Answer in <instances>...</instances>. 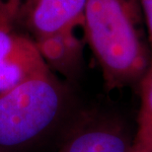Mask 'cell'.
<instances>
[{"mask_svg":"<svg viewBox=\"0 0 152 152\" xmlns=\"http://www.w3.org/2000/svg\"><path fill=\"white\" fill-rule=\"evenodd\" d=\"M70 28L57 34L35 39L38 50L50 70L56 71L67 80L79 78L84 66L85 42Z\"/></svg>","mask_w":152,"mask_h":152,"instance_id":"8992f818","label":"cell"},{"mask_svg":"<svg viewBox=\"0 0 152 152\" xmlns=\"http://www.w3.org/2000/svg\"><path fill=\"white\" fill-rule=\"evenodd\" d=\"M132 140L120 121L89 115L72 129L57 152H130Z\"/></svg>","mask_w":152,"mask_h":152,"instance_id":"277c9868","label":"cell"},{"mask_svg":"<svg viewBox=\"0 0 152 152\" xmlns=\"http://www.w3.org/2000/svg\"><path fill=\"white\" fill-rule=\"evenodd\" d=\"M64 90L53 72L24 82L0 96V147L29 143L56 123Z\"/></svg>","mask_w":152,"mask_h":152,"instance_id":"7a4b0ae2","label":"cell"},{"mask_svg":"<svg viewBox=\"0 0 152 152\" xmlns=\"http://www.w3.org/2000/svg\"><path fill=\"white\" fill-rule=\"evenodd\" d=\"M130 152H134V151H132V150H130Z\"/></svg>","mask_w":152,"mask_h":152,"instance_id":"30bf717a","label":"cell"},{"mask_svg":"<svg viewBox=\"0 0 152 152\" xmlns=\"http://www.w3.org/2000/svg\"><path fill=\"white\" fill-rule=\"evenodd\" d=\"M144 21L139 0H88L81 27L107 90L140 81L148 68Z\"/></svg>","mask_w":152,"mask_h":152,"instance_id":"6da1fadb","label":"cell"},{"mask_svg":"<svg viewBox=\"0 0 152 152\" xmlns=\"http://www.w3.org/2000/svg\"><path fill=\"white\" fill-rule=\"evenodd\" d=\"M149 36L150 47L152 48V0H139Z\"/></svg>","mask_w":152,"mask_h":152,"instance_id":"9c48e42d","label":"cell"},{"mask_svg":"<svg viewBox=\"0 0 152 152\" xmlns=\"http://www.w3.org/2000/svg\"><path fill=\"white\" fill-rule=\"evenodd\" d=\"M36 0H0V27L15 29L25 22Z\"/></svg>","mask_w":152,"mask_h":152,"instance_id":"ba28073f","label":"cell"},{"mask_svg":"<svg viewBox=\"0 0 152 152\" xmlns=\"http://www.w3.org/2000/svg\"><path fill=\"white\" fill-rule=\"evenodd\" d=\"M132 151L152 152V48L149 65L140 79V109Z\"/></svg>","mask_w":152,"mask_h":152,"instance_id":"52a82bcc","label":"cell"},{"mask_svg":"<svg viewBox=\"0 0 152 152\" xmlns=\"http://www.w3.org/2000/svg\"><path fill=\"white\" fill-rule=\"evenodd\" d=\"M88 0H36L24 24L35 39L82 26Z\"/></svg>","mask_w":152,"mask_h":152,"instance_id":"5b68a950","label":"cell"},{"mask_svg":"<svg viewBox=\"0 0 152 152\" xmlns=\"http://www.w3.org/2000/svg\"><path fill=\"white\" fill-rule=\"evenodd\" d=\"M50 72L35 39L0 27V96Z\"/></svg>","mask_w":152,"mask_h":152,"instance_id":"3957f363","label":"cell"}]
</instances>
